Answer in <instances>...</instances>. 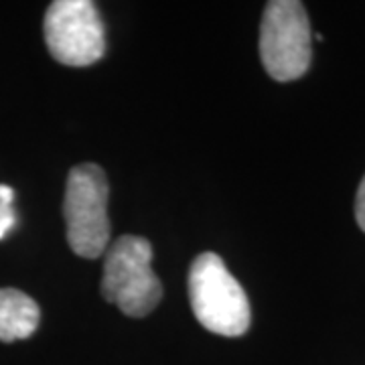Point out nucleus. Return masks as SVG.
I'll list each match as a JSON object with an SVG mask.
<instances>
[{
    "mask_svg": "<svg viewBox=\"0 0 365 365\" xmlns=\"http://www.w3.org/2000/svg\"><path fill=\"white\" fill-rule=\"evenodd\" d=\"M41 321L37 302L16 288H0V341H13L31 337Z\"/></svg>",
    "mask_w": 365,
    "mask_h": 365,
    "instance_id": "6",
    "label": "nucleus"
},
{
    "mask_svg": "<svg viewBox=\"0 0 365 365\" xmlns=\"http://www.w3.org/2000/svg\"><path fill=\"white\" fill-rule=\"evenodd\" d=\"M43 29L51 57L63 66H91L106 51L104 23L90 0L51 2Z\"/></svg>",
    "mask_w": 365,
    "mask_h": 365,
    "instance_id": "5",
    "label": "nucleus"
},
{
    "mask_svg": "<svg viewBox=\"0 0 365 365\" xmlns=\"http://www.w3.org/2000/svg\"><path fill=\"white\" fill-rule=\"evenodd\" d=\"M311 25L304 4L272 0L266 4L260 26V57L276 81H294L311 66Z\"/></svg>",
    "mask_w": 365,
    "mask_h": 365,
    "instance_id": "4",
    "label": "nucleus"
},
{
    "mask_svg": "<svg viewBox=\"0 0 365 365\" xmlns=\"http://www.w3.org/2000/svg\"><path fill=\"white\" fill-rule=\"evenodd\" d=\"M189 299L197 321L211 333L240 337L248 331V297L217 254L203 252L191 264Z\"/></svg>",
    "mask_w": 365,
    "mask_h": 365,
    "instance_id": "1",
    "label": "nucleus"
},
{
    "mask_svg": "<svg viewBox=\"0 0 365 365\" xmlns=\"http://www.w3.org/2000/svg\"><path fill=\"white\" fill-rule=\"evenodd\" d=\"M14 191L9 185H0V240L11 234V230L16 223L14 215Z\"/></svg>",
    "mask_w": 365,
    "mask_h": 365,
    "instance_id": "7",
    "label": "nucleus"
},
{
    "mask_svg": "<svg viewBox=\"0 0 365 365\" xmlns=\"http://www.w3.org/2000/svg\"><path fill=\"white\" fill-rule=\"evenodd\" d=\"M67 242L81 258H98L110 240L108 181L98 165H79L69 170L63 203Z\"/></svg>",
    "mask_w": 365,
    "mask_h": 365,
    "instance_id": "3",
    "label": "nucleus"
},
{
    "mask_svg": "<svg viewBox=\"0 0 365 365\" xmlns=\"http://www.w3.org/2000/svg\"><path fill=\"white\" fill-rule=\"evenodd\" d=\"M102 294L128 317H146L163 299L153 272V246L138 235H122L106 256Z\"/></svg>",
    "mask_w": 365,
    "mask_h": 365,
    "instance_id": "2",
    "label": "nucleus"
},
{
    "mask_svg": "<svg viewBox=\"0 0 365 365\" xmlns=\"http://www.w3.org/2000/svg\"><path fill=\"white\" fill-rule=\"evenodd\" d=\"M355 217L359 227L365 232V177L361 185H359V191H357V199H355Z\"/></svg>",
    "mask_w": 365,
    "mask_h": 365,
    "instance_id": "8",
    "label": "nucleus"
}]
</instances>
